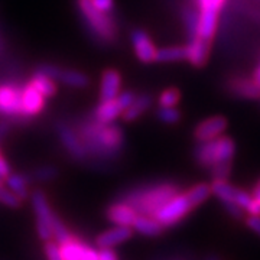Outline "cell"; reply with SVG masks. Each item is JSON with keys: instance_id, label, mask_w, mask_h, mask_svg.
<instances>
[{"instance_id": "20", "label": "cell", "mask_w": 260, "mask_h": 260, "mask_svg": "<svg viewBox=\"0 0 260 260\" xmlns=\"http://www.w3.org/2000/svg\"><path fill=\"white\" fill-rule=\"evenodd\" d=\"M121 113H123V109H121L120 103L117 102V99H114L110 102L100 103L94 109L93 119L100 123H113Z\"/></svg>"}, {"instance_id": "19", "label": "cell", "mask_w": 260, "mask_h": 260, "mask_svg": "<svg viewBox=\"0 0 260 260\" xmlns=\"http://www.w3.org/2000/svg\"><path fill=\"white\" fill-rule=\"evenodd\" d=\"M132 229H133V232L139 233L146 237H158L165 230V227L159 221H156L153 217L142 215V214L136 215L135 221L132 223Z\"/></svg>"}, {"instance_id": "15", "label": "cell", "mask_w": 260, "mask_h": 260, "mask_svg": "<svg viewBox=\"0 0 260 260\" xmlns=\"http://www.w3.org/2000/svg\"><path fill=\"white\" fill-rule=\"evenodd\" d=\"M211 42L203 38L195 37L189 39L185 45V59L194 67H203L208 61Z\"/></svg>"}, {"instance_id": "40", "label": "cell", "mask_w": 260, "mask_h": 260, "mask_svg": "<svg viewBox=\"0 0 260 260\" xmlns=\"http://www.w3.org/2000/svg\"><path fill=\"white\" fill-rule=\"evenodd\" d=\"M10 167L8 160L0 155V182H5V179L10 175Z\"/></svg>"}, {"instance_id": "7", "label": "cell", "mask_w": 260, "mask_h": 260, "mask_svg": "<svg viewBox=\"0 0 260 260\" xmlns=\"http://www.w3.org/2000/svg\"><path fill=\"white\" fill-rule=\"evenodd\" d=\"M225 0H197L198 10V34L197 37L211 42L218 23V15Z\"/></svg>"}, {"instance_id": "18", "label": "cell", "mask_w": 260, "mask_h": 260, "mask_svg": "<svg viewBox=\"0 0 260 260\" xmlns=\"http://www.w3.org/2000/svg\"><path fill=\"white\" fill-rule=\"evenodd\" d=\"M229 88L234 95L242 99H260V85L254 78L233 77L229 81Z\"/></svg>"}, {"instance_id": "45", "label": "cell", "mask_w": 260, "mask_h": 260, "mask_svg": "<svg viewBox=\"0 0 260 260\" xmlns=\"http://www.w3.org/2000/svg\"><path fill=\"white\" fill-rule=\"evenodd\" d=\"M3 51H5V42H3V38L0 35V55L3 54Z\"/></svg>"}, {"instance_id": "5", "label": "cell", "mask_w": 260, "mask_h": 260, "mask_svg": "<svg viewBox=\"0 0 260 260\" xmlns=\"http://www.w3.org/2000/svg\"><path fill=\"white\" fill-rule=\"evenodd\" d=\"M22 88L19 83H0V116L20 123L29 120L22 106Z\"/></svg>"}, {"instance_id": "4", "label": "cell", "mask_w": 260, "mask_h": 260, "mask_svg": "<svg viewBox=\"0 0 260 260\" xmlns=\"http://www.w3.org/2000/svg\"><path fill=\"white\" fill-rule=\"evenodd\" d=\"M236 153V143L229 136H218L215 139L200 142L194 150V158L200 167L210 168L223 162V160H233Z\"/></svg>"}, {"instance_id": "33", "label": "cell", "mask_w": 260, "mask_h": 260, "mask_svg": "<svg viewBox=\"0 0 260 260\" xmlns=\"http://www.w3.org/2000/svg\"><path fill=\"white\" fill-rule=\"evenodd\" d=\"M156 117L167 124H175L181 120V112L177 107H159Z\"/></svg>"}, {"instance_id": "34", "label": "cell", "mask_w": 260, "mask_h": 260, "mask_svg": "<svg viewBox=\"0 0 260 260\" xmlns=\"http://www.w3.org/2000/svg\"><path fill=\"white\" fill-rule=\"evenodd\" d=\"M0 203L9 208H19L22 205V201L10 191L8 186L3 185V182H0Z\"/></svg>"}, {"instance_id": "46", "label": "cell", "mask_w": 260, "mask_h": 260, "mask_svg": "<svg viewBox=\"0 0 260 260\" xmlns=\"http://www.w3.org/2000/svg\"><path fill=\"white\" fill-rule=\"evenodd\" d=\"M205 260H221L220 257H217V256H208V257H205Z\"/></svg>"}, {"instance_id": "27", "label": "cell", "mask_w": 260, "mask_h": 260, "mask_svg": "<svg viewBox=\"0 0 260 260\" xmlns=\"http://www.w3.org/2000/svg\"><path fill=\"white\" fill-rule=\"evenodd\" d=\"M32 182H49V181H54L58 177V168L54 165H42V167H38L35 169L30 171V174H26Z\"/></svg>"}, {"instance_id": "42", "label": "cell", "mask_w": 260, "mask_h": 260, "mask_svg": "<svg viewBox=\"0 0 260 260\" xmlns=\"http://www.w3.org/2000/svg\"><path fill=\"white\" fill-rule=\"evenodd\" d=\"M10 129H12V123L9 120L0 121V140L5 139L9 135Z\"/></svg>"}, {"instance_id": "14", "label": "cell", "mask_w": 260, "mask_h": 260, "mask_svg": "<svg viewBox=\"0 0 260 260\" xmlns=\"http://www.w3.org/2000/svg\"><path fill=\"white\" fill-rule=\"evenodd\" d=\"M22 106L28 119L39 114L45 107V97L38 91L37 87L30 81L22 88Z\"/></svg>"}, {"instance_id": "30", "label": "cell", "mask_w": 260, "mask_h": 260, "mask_svg": "<svg viewBox=\"0 0 260 260\" xmlns=\"http://www.w3.org/2000/svg\"><path fill=\"white\" fill-rule=\"evenodd\" d=\"M184 23H185V29L191 38L197 37L198 34V10L197 8H186L184 10Z\"/></svg>"}, {"instance_id": "28", "label": "cell", "mask_w": 260, "mask_h": 260, "mask_svg": "<svg viewBox=\"0 0 260 260\" xmlns=\"http://www.w3.org/2000/svg\"><path fill=\"white\" fill-rule=\"evenodd\" d=\"M211 192H213L221 203L224 201H232L234 200L236 186L229 184V181H213L211 184Z\"/></svg>"}, {"instance_id": "22", "label": "cell", "mask_w": 260, "mask_h": 260, "mask_svg": "<svg viewBox=\"0 0 260 260\" xmlns=\"http://www.w3.org/2000/svg\"><path fill=\"white\" fill-rule=\"evenodd\" d=\"M152 97L149 94H140L136 95V99L130 104L129 107L123 112V119L126 121H132L139 119L143 113H146L152 106Z\"/></svg>"}, {"instance_id": "21", "label": "cell", "mask_w": 260, "mask_h": 260, "mask_svg": "<svg viewBox=\"0 0 260 260\" xmlns=\"http://www.w3.org/2000/svg\"><path fill=\"white\" fill-rule=\"evenodd\" d=\"M5 184L8 185V188L18 197L20 201L29 198L30 181H29L26 174H13V172H10L9 177L5 179Z\"/></svg>"}, {"instance_id": "41", "label": "cell", "mask_w": 260, "mask_h": 260, "mask_svg": "<svg viewBox=\"0 0 260 260\" xmlns=\"http://www.w3.org/2000/svg\"><path fill=\"white\" fill-rule=\"evenodd\" d=\"M99 260H119V257L113 249H100Z\"/></svg>"}, {"instance_id": "17", "label": "cell", "mask_w": 260, "mask_h": 260, "mask_svg": "<svg viewBox=\"0 0 260 260\" xmlns=\"http://www.w3.org/2000/svg\"><path fill=\"white\" fill-rule=\"evenodd\" d=\"M120 85H121V77L120 74L109 68L106 70L102 75V85H100V103L110 102L114 100L119 93H120Z\"/></svg>"}, {"instance_id": "2", "label": "cell", "mask_w": 260, "mask_h": 260, "mask_svg": "<svg viewBox=\"0 0 260 260\" xmlns=\"http://www.w3.org/2000/svg\"><path fill=\"white\" fill-rule=\"evenodd\" d=\"M179 192V186L172 182H158L152 185L133 188L120 197V201L130 205L142 215H153L159 207Z\"/></svg>"}, {"instance_id": "8", "label": "cell", "mask_w": 260, "mask_h": 260, "mask_svg": "<svg viewBox=\"0 0 260 260\" xmlns=\"http://www.w3.org/2000/svg\"><path fill=\"white\" fill-rule=\"evenodd\" d=\"M192 210L194 208L189 204L185 192H178L162 207H159L152 217L162 224L165 229H169V227H174L179 221H182Z\"/></svg>"}, {"instance_id": "44", "label": "cell", "mask_w": 260, "mask_h": 260, "mask_svg": "<svg viewBox=\"0 0 260 260\" xmlns=\"http://www.w3.org/2000/svg\"><path fill=\"white\" fill-rule=\"evenodd\" d=\"M253 78H254V80H256V83L260 85V64H259V67H257V70H256L254 75H253Z\"/></svg>"}, {"instance_id": "37", "label": "cell", "mask_w": 260, "mask_h": 260, "mask_svg": "<svg viewBox=\"0 0 260 260\" xmlns=\"http://www.w3.org/2000/svg\"><path fill=\"white\" fill-rule=\"evenodd\" d=\"M93 5L104 13H114V2L113 0H91Z\"/></svg>"}, {"instance_id": "26", "label": "cell", "mask_w": 260, "mask_h": 260, "mask_svg": "<svg viewBox=\"0 0 260 260\" xmlns=\"http://www.w3.org/2000/svg\"><path fill=\"white\" fill-rule=\"evenodd\" d=\"M155 61H158V62L185 61V47H167L162 49H156Z\"/></svg>"}, {"instance_id": "25", "label": "cell", "mask_w": 260, "mask_h": 260, "mask_svg": "<svg viewBox=\"0 0 260 260\" xmlns=\"http://www.w3.org/2000/svg\"><path fill=\"white\" fill-rule=\"evenodd\" d=\"M83 244L77 236H73L68 242L64 244H58L59 246V253L62 260H81V251H83Z\"/></svg>"}, {"instance_id": "24", "label": "cell", "mask_w": 260, "mask_h": 260, "mask_svg": "<svg viewBox=\"0 0 260 260\" xmlns=\"http://www.w3.org/2000/svg\"><path fill=\"white\" fill-rule=\"evenodd\" d=\"M211 194H213L211 192V185L205 184V182L191 186L185 192L186 198H188V201H189L192 208H197L198 205H201L204 201H207Z\"/></svg>"}, {"instance_id": "12", "label": "cell", "mask_w": 260, "mask_h": 260, "mask_svg": "<svg viewBox=\"0 0 260 260\" xmlns=\"http://www.w3.org/2000/svg\"><path fill=\"white\" fill-rule=\"evenodd\" d=\"M227 119L223 116H214L210 119H205L201 123H198L194 129V138L198 142L211 140L224 135L227 129Z\"/></svg>"}, {"instance_id": "6", "label": "cell", "mask_w": 260, "mask_h": 260, "mask_svg": "<svg viewBox=\"0 0 260 260\" xmlns=\"http://www.w3.org/2000/svg\"><path fill=\"white\" fill-rule=\"evenodd\" d=\"M29 198H30V204H32L35 220H37L38 237L45 243L52 239V217H54V211L51 210L47 194L42 189H39V188L34 189L29 194Z\"/></svg>"}, {"instance_id": "29", "label": "cell", "mask_w": 260, "mask_h": 260, "mask_svg": "<svg viewBox=\"0 0 260 260\" xmlns=\"http://www.w3.org/2000/svg\"><path fill=\"white\" fill-rule=\"evenodd\" d=\"M52 237L55 239V242L58 244H64L65 242H68L73 234L68 230V227L65 225L64 221L54 213V217H52Z\"/></svg>"}, {"instance_id": "38", "label": "cell", "mask_w": 260, "mask_h": 260, "mask_svg": "<svg viewBox=\"0 0 260 260\" xmlns=\"http://www.w3.org/2000/svg\"><path fill=\"white\" fill-rule=\"evenodd\" d=\"M244 223L250 229L251 232L256 233L260 237V215H249L244 217Z\"/></svg>"}, {"instance_id": "31", "label": "cell", "mask_w": 260, "mask_h": 260, "mask_svg": "<svg viewBox=\"0 0 260 260\" xmlns=\"http://www.w3.org/2000/svg\"><path fill=\"white\" fill-rule=\"evenodd\" d=\"M179 100H181V91L175 87H169L160 93L158 102L160 107H175Z\"/></svg>"}, {"instance_id": "43", "label": "cell", "mask_w": 260, "mask_h": 260, "mask_svg": "<svg viewBox=\"0 0 260 260\" xmlns=\"http://www.w3.org/2000/svg\"><path fill=\"white\" fill-rule=\"evenodd\" d=\"M251 195H253V198H254V200H256V201L260 204V189H253Z\"/></svg>"}, {"instance_id": "1", "label": "cell", "mask_w": 260, "mask_h": 260, "mask_svg": "<svg viewBox=\"0 0 260 260\" xmlns=\"http://www.w3.org/2000/svg\"><path fill=\"white\" fill-rule=\"evenodd\" d=\"M74 130L87 150L90 160L114 162L124 152V132L117 124L100 123L91 119L81 121Z\"/></svg>"}, {"instance_id": "10", "label": "cell", "mask_w": 260, "mask_h": 260, "mask_svg": "<svg viewBox=\"0 0 260 260\" xmlns=\"http://www.w3.org/2000/svg\"><path fill=\"white\" fill-rule=\"evenodd\" d=\"M56 132H58V136H59L62 146H64V149L68 152V155L71 158L77 160V162H83V164L84 162H90L88 153H87L84 145L81 143V140L78 138L74 127H71L67 123L59 121L56 124Z\"/></svg>"}, {"instance_id": "36", "label": "cell", "mask_w": 260, "mask_h": 260, "mask_svg": "<svg viewBox=\"0 0 260 260\" xmlns=\"http://www.w3.org/2000/svg\"><path fill=\"white\" fill-rule=\"evenodd\" d=\"M223 207L224 210L227 211V214L232 215L234 220H244V210L240 205L232 203V201H224Z\"/></svg>"}, {"instance_id": "9", "label": "cell", "mask_w": 260, "mask_h": 260, "mask_svg": "<svg viewBox=\"0 0 260 260\" xmlns=\"http://www.w3.org/2000/svg\"><path fill=\"white\" fill-rule=\"evenodd\" d=\"M37 71L51 77L54 81H61L62 84L73 87V88H87L90 85V78L84 73L75 71V70H68V68L45 62V64L38 65Z\"/></svg>"}, {"instance_id": "23", "label": "cell", "mask_w": 260, "mask_h": 260, "mask_svg": "<svg viewBox=\"0 0 260 260\" xmlns=\"http://www.w3.org/2000/svg\"><path fill=\"white\" fill-rule=\"evenodd\" d=\"M30 83L37 87L38 91L42 94L45 99L55 95L56 90H58L55 81H54L51 77L42 74V73H39V71H35V74L32 75V80H30Z\"/></svg>"}, {"instance_id": "32", "label": "cell", "mask_w": 260, "mask_h": 260, "mask_svg": "<svg viewBox=\"0 0 260 260\" xmlns=\"http://www.w3.org/2000/svg\"><path fill=\"white\" fill-rule=\"evenodd\" d=\"M232 160H223V162H218V164L213 165L210 168L213 181H229V177L232 174Z\"/></svg>"}, {"instance_id": "13", "label": "cell", "mask_w": 260, "mask_h": 260, "mask_svg": "<svg viewBox=\"0 0 260 260\" xmlns=\"http://www.w3.org/2000/svg\"><path fill=\"white\" fill-rule=\"evenodd\" d=\"M133 229L130 225H116L107 232H103L95 237V246L100 249H113L121 243L127 242L133 236Z\"/></svg>"}, {"instance_id": "39", "label": "cell", "mask_w": 260, "mask_h": 260, "mask_svg": "<svg viewBox=\"0 0 260 260\" xmlns=\"http://www.w3.org/2000/svg\"><path fill=\"white\" fill-rule=\"evenodd\" d=\"M81 260H99V250L88 246L87 243L83 244V251H81Z\"/></svg>"}, {"instance_id": "47", "label": "cell", "mask_w": 260, "mask_h": 260, "mask_svg": "<svg viewBox=\"0 0 260 260\" xmlns=\"http://www.w3.org/2000/svg\"><path fill=\"white\" fill-rule=\"evenodd\" d=\"M253 189H260V178H259V181L256 182V185H254V188Z\"/></svg>"}, {"instance_id": "11", "label": "cell", "mask_w": 260, "mask_h": 260, "mask_svg": "<svg viewBox=\"0 0 260 260\" xmlns=\"http://www.w3.org/2000/svg\"><path fill=\"white\" fill-rule=\"evenodd\" d=\"M130 38H132L135 54L139 58L140 62H143V64L153 62L155 55H156V47L148 34L142 29H133L130 34Z\"/></svg>"}, {"instance_id": "35", "label": "cell", "mask_w": 260, "mask_h": 260, "mask_svg": "<svg viewBox=\"0 0 260 260\" xmlns=\"http://www.w3.org/2000/svg\"><path fill=\"white\" fill-rule=\"evenodd\" d=\"M44 251L47 254L48 260H62L61 253H59V246L55 240H48L44 244Z\"/></svg>"}, {"instance_id": "3", "label": "cell", "mask_w": 260, "mask_h": 260, "mask_svg": "<svg viewBox=\"0 0 260 260\" xmlns=\"http://www.w3.org/2000/svg\"><path fill=\"white\" fill-rule=\"evenodd\" d=\"M80 16L87 32L94 38L97 44L112 45L117 41L119 28L114 18V13L100 12L93 5L91 0H75Z\"/></svg>"}, {"instance_id": "16", "label": "cell", "mask_w": 260, "mask_h": 260, "mask_svg": "<svg viewBox=\"0 0 260 260\" xmlns=\"http://www.w3.org/2000/svg\"><path fill=\"white\" fill-rule=\"evenodd\" d=\"M138 213L123 201H116L106 208V218L114 225H130L135 221Z\"/></svg>"}]
</instances>
